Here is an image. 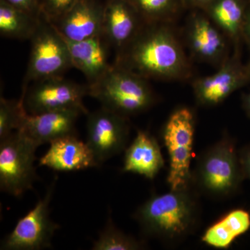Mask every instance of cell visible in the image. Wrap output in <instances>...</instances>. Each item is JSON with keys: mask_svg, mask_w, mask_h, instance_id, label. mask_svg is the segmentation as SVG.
<instances>
[{"mask_svg": "<svg viewBox=\"0 0 250 250\" xmlns=\"http://www.w3.org/2000/svg\"><path fill=\"white\" fill-rule=\"evenodd\" d=\"M246 1H248V2H249V3L250 2V0H246Z\"/></svg>", "mask_w": 250, "mask_h": 250, "instance_id": "cell-31", "label": "cell"}, {"mask_svg": "<svg viewBox=\"0 0 250 250\" xmlns=\"http://www.w3.org/2000/svg\"><path fill=\"white\" fill-rule=\"evenodd\" d=\"M54 183L49 188L45 196L18 220L14 230L1 241L0 249L40 250L52 247L54 233L59 229L58 224L54 223L49 215Z\"/></svg>", "mask_w": 250, "mask_h": 250, "instance_id": "cell-8", "label": "cell"}, {"mask_svg": "<svg viewBox=\"0 0 250 250\" xmlns=\"http://www.w3.org/2000/svg\"><path fill=\"white\" fill-rule=\"evenodd\" d=\"M147 79L114 64L98 82L88 84L89 95L103 107L127 118L152 106L154 97Z\"/></svg>", "mask_w": 250, "mask_h": 250, "instance_id": "cell-3", "label": "cell"}, {"mask_svg": "<svg viewBox=\"0 0 250 250\" xmlns=\"http://www.w3.org/2000/svg\"><path fill=\"white\" fill-rule=\"evenodd\" d=\"M86 95H89L88 85L79 84L62 76L35 82L21 99L29 114L75 108L88 115L83 104Z\"/></svg>", "mask_w": 250, "mask_h": 250, "instance_id": "cell-9", "label": "cell"}, {"mask_svg": "<svg viewBox=\"0 0 250 250\" xmlns=\"http://www.w3.org/2000/svg\"><path fill=\"white\" fill-rule=\"evenodd\" d=\"M103 18L104 6L97 0H79L50 22L65 40L77 42L103 35Z\"/></svg>", "mask_w": 250, "mask_h": 250, "instance_id": "cell-11", "label": "cell"}, {"mask_svg": "<svg viewBox=\"0 0 250 250\" xmlns=\"http://www.w3.org/2000/svg\"><path fill=\"white\" fill-rule=\"evenodd\" d=\"M244 107L246 110L247 113L250 116V93L245 98L244 100Z\"/></svg>", "mask_w": 250, "mask_h": 250, "instance_id": "cell-30", "label": "cell"}, {"mask_svg": "<svg viewBox=\"0 0 250 250\" xmlns=\"http://www.w3.org/2000/svg\"><path fill=\"white\" fill-rule=\"evenodd\" d=\"M166 23H145L131 42L122 49L116 65L144 78L182 80L190 75L183 47Z\"/></svg>", "mask_w": 250, "mask_h": 250, "instance_id": "cell-1", "label": "cell"}, {"mask_svg": "<svg viewBox=\"0 0 250 250\" xmlns=\"http://www.w3.org/2000/svg\"><path fill=\"white\" fill-rule=\"evenodd\" d=\"M65 41L72 65L85 75L88 84L100 80L111 67L108 62L110 44L103 34L77 42Z\"/></svg>", "mask_w": 250, "mask_h": 250, "instance_id": "cell-16", "label": "cell"}, {"mask_svg": "<svg viewBox=\"0 0 250 250\" xmlns=\"http://www.w3.org/2000/svg\"><path fill=\"white\" fill-rule=\"evenodd\" d=\"M249 73L236 59L225 61L218 71L199 79L193 90L197 103L202 106H215L243 86Z\"/></svg>", "mask_w": 250, "mask_h": 250, "instance_id": "cell-12", "label": "cell"}, {"mask_svg": "<svg viewBox=\"0 0 250 250\" xmlns=\"http://www.w3.org/2000/svg\"><path fill=\"white\" fill-rule=\"evenodd\" d=\"M244 179L234 143L225 137L202 154L191 184L197 191L221 198L236 192Z\"/></svg>", "mask_w": 250, "mask_h": 250, "instance_id": "cell-4", "label": "cell"}, {"mask_svg": "<svg viewBox=\"0 0 250 250\" xmlns=\"http://www.w3.org/2000/svg\"><path fill=\"white\" fill-rule=\"evenodd\" d=\"M8 4L34 15L41 14V0H4Z\"/></svg>", "mask_w": 250, "mask_h": 250, "instance_id": "cell-26", "label": "cell"}, {"mask_svg": "<svg viewBox=\"0 0 250 250\" xmlns=\"http://www.w3.org/2000/svg\"><path fill=\"white\" fill-rule=\"evenodd\" d=\"M145 247L143 242L118 229L109 218L98 239L94 242L92 250H139Z\"/></svg>", "mask_w": 250, "mask_h": 250, "instance_id": "cell-23", "label": "cell"}, {"mask_svg": "<svg viewBox=\"0 0 250 250\" xmlns=\"http://www.w3.org/2000/svg\"><path fill=\"white\" fill-rule=\"evenodd\" d=\"M86 143L99 164L125 150L129 139L126 117L103 107L88 113Z\"/></svg>", "mask_w": 250, "mask_h": 250, "instance_id": "cell-10", "label": "cell"}, {"mask_svg": "<svg viewBox=\"0 0 250 250\" xmlns=\"http://www.w3.org/2000/svg\"><path fill=\"white\" fill-rule=\"evenodd\" d=\"M30 41V57L22 96L27 92L31 82L62 77L64 72L73 67L66 41L41 13L39 25Z\"/></svg>", "mask_w": 250, "mask_h": 250, "instance_id": "cell-5", "label": "cell"}, {"mask_svg": "<svg viewBox=\"0 0 250 250\" xmlns=\"http://www.w3.org/2000/svg\"><path fill=\"white\" fill-rule=\"evenodd\" d=\"M79 0H41V13L49 21L62 16L71 9Z\"/></svg>", "mask_w": 250, "mask_h": 250, "instance_id": "cell-25", "label": "cell"}, {"mask_svg": "<svg viewBox=\"0 0 250 250\" xmlns=\"http://www.w3.org/2000/svg\"><path fill=\"white\" fill-rule=\"evenodd\" d=\"M145 23H166L182 8L183 0H126Z\"/></svg>", "mask_w": 250, "mask_h": 250, "instance_id": "cell-22", "label": "cell"}, {"mask_svg": "<svg viewBox=\"0 0 250 250\" xmlns=\"http://www.w3.org/2000/svg\"><path fill=\"white\" fill-rule=\"evenodd\" d=\"M209 18L202 15L192 16L189 26L188 40L192 52L202 60H220L226 51L225 39Z\"/></svg>", "mask_w": 250, "mask_h": 250, "instance_id": "cell-18", "label": "cell"}, {"mask_svg": "<svg viewBox=\"0 0 250 250\" xmlns=\"http://www.w3.org/2000/svg\"><path fill=\"white\" fill-rule=\"evenodd\" d=\"M49 144L50 147L41 158L39 166L59 172L85 170L98 166L89 146L77 135L59 138Z\"/></svg>", "mask_w": 250, "mask_h": 250, "instance_id": "cell-15", "label": "cell"}, {"mask_svg": "<svg viewBox=\"0 0 250 250\" xmlns=\"http://www.w3.org/2000/svg\"><path fill=\"white\" fill-rule=\"evenodd\" d=\"M37 143L21 131L0 141V189L19 197L31 190L37 178L34 167Z\"/></svg>", "mask_w": 250, "mask_h": 250, "instance_id": "cell-6", "label": "cell"}, {"mask_svg": "<svg viewBox=\"0 0 250 250\" xmlns=\"http://www.w3.org/2000/svg\"><path fill=\"white\" fill-rule=\"evenodd\" d=\"M81 114L84 113L75 108L44 112L39 114H29L27 112L18 130L40 146L59 138L77 135L75 125Z\"/></svg>", "mask_w": 250, "mask_h": 250, "instance_id": "cell-13", "label": "cell"}, {"mask_svg": "<svg viewBox=\"0 0 250 250\" xmlns=\"http://www.w3.org/2000/svg\"><path fill=\"white\" fill-rule=\"evenodd\" d=\"M144 234L177 243L196 229L200 219L198 192L190 184L152 195L134 213Z\"/></svg>", "mask_w": 250, "mask_h": 250, "instance_id": "cell-2", "label": "cell"}, {"mask_svg": "<svg viewBox=\"0 0 250 250\" xmlns=\"http://www.w3.org/2000/svg\"><path fill=\"white\" fill-rule=\"evenodd\" d=\"M144 24L126 0H108L104 6L103 36L119 52L129 45Z\"/></svg>", "mask_w": 250, "mask_h": 250, "instance_id": "cell-14", "label": "cell"}, {"mask_svg": "<svg viewBox=\"0 0 250 250\" xmlns=\"http://www.w3.org/2000/svg\"><path fill=\"white\" fill-rule=\"evenodd\" d=\"M245 22H246L247 29H248L250 35V2L248 4V9H247L246 21H245Z\"/></svg>", "mask_w": 250, "mask_h": 250, "instance_id": "cell-29", "label": "cell"}, {"mask_svg": "<svg viewBox=\"0 0 250 250\" xmlns=\"http://www.w3.org/2000/svg\"><path fill=\"white\" fill-rule=\"evenodd\" d=\"M250 229V214L243 208H237L207 229L202 242L213 248L227 249L238 237Z\"/></svg>", "mask_w": 250, "mask_h": 250, "instance_id": "cell-19", "label": "cell"}, {"mask_svg": "<svg viewBox=\"0 0 250 250\" xmlns=\"http://www.w3.org/2000/svg\"><path fill=\"white\" fill-rule=\"evenodd\" d=\"M164 166V157L155 138L147 131H138L125 152L123 170L153 179Z\"/></svg>", "mask_w": 250, "mask_h": 250, "instance_id": "cell-17", "label": "cell"}, {"mask_svg": "<svg viewBox=\"0 0 250 250\" xmlns=\"http://www.w3.org/2000/svg\"><path fill=\"white\" fill-rule=\"evenodd\" d=\"M40 16L41 14H30L0 0L1 35L11 39L30 40L39 25Z\"/></svg>", "mask_w": 250, "mask_h": 250, "instance_id": "cell-21", "label": "cell"}, {"mask_svg": "<svg viewBox=\"0 0 250 250\" xmlns=\"http://www.w3.org/2000/svg\"><path fill=\"white\" fill-rule=\"evenodd\" d=\"M248 4L246 0H215L203 11L226 34L236 38L246 21Z\"/></svg>", "mask_w": 250, "mask_h": 250, "instance_id": "cell-20", "label": "cell"}, {"mask_svg": "<svg viewBox=\"0 0 250 250\" xmlns=\"http://www.w3.org/2000/svg\"><path fill=\"white\" fill-rule=\"evenodd\" d=\"M215 0H183L185 7L204 10Z\"/></svg>", "mask_w": 250, "mask_h": 250, "instance_id": "cell-28", "label": "cell"}, {"mask_svg": "<svg viewBox=\"0 0 250 250\" xmlns=\"http://www.w3.org/2000/svg\"><path fill=\"white\" fill-rule=\"evenodd\" d=\"M24 101L9 100L4 98L0 100V141L17 131L21 126L23 116L27 113Z\"/></svg>", "mask_w": 250, "mask_h": 250, "instance_id": "cell-24", "label": "cell"}, {"mask_svg": "<svg viewBox=\"0 0 250 250\" xmlns=\"http://www.w3.org/2000/svg\"><path fill=\"white\" fill-rule=\"evenodd\" d=\"M240 164L245 179L250 180V144L248 145L238 152Z\"/></svg>", "mask_w": 250, "mask_h": 250, "instance_id": "cell-27", "label": "cell"}, {"mask_svg": "<svg viewBox=\"0 0 250 250\" xmlns=\"http://www.w3.org/2000/svg\"><path fill=\"white\" fill-rule=\"evenodd\" d=\"M194 134L193 113L188 108L175 110L167 120L163 133L170 159L167 182L172 190L191 184Z\"/></svg>", "mask_w": 250, "mask_h": 250, "instance_id": "cell-7", "label": "cell"}]
</instances>
